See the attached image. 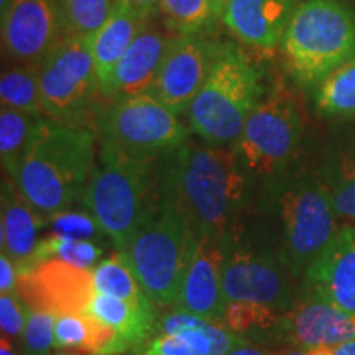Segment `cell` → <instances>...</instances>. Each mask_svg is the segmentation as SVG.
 I'll return each instance as SVG.
<instances>
[{
  "mask_svg": "<svg viewBox=\"0 0 355 355\" xmlns=\"http://www.w3.org/2000/svg\"><path fill=\"white\" fill-rule=\"evenodd\" d=\"M159 202L176 211L199 237L224 235L237 224L255 180L234 146L186 141L157 162Z\"/></svg>",
  "mask_w": 355,
  "mask_h": 355,
  "instance_id": "obj_1",
  "label": "cell"
},
{
  "mask_svg": "<svg viewBox=\"0 0 355 355\" xmlns=\"http://www.w3.org/2000/svg\"><path fill=\"white\" fill-rule=\"evenodd\" d=\"M96 144L94 128L40 119L12 180L44 220L69 211L81 199L96 166Z\"/></svg>",
  "mask_w": 355,
  "mask_h": 355,
  "instance_id": "obj_2",
  "label": "cell"
},
{
  "mask_svg": "<svg viewBox=\"0 0 355 355\" xmlns=\"http://www.w3.org/2000/svg\"><path fill=\"white\" fill-rule=\"evenodd\" d=\"M79 202L114 243L115 252L122 254L158 211L157 163L128 158L110 146L99 145V163Z\"/></svg>",
  "mask_w": 355,
  "mask_h": 355,
  "instance_id": "obj_3",
  "label": "cell"
},
{
  "mask_svg": "<svg viewBox=\"0 0 355 355\" xmlns=\"http://www.w3.org/2000/svg\"><path fill=\"white\" fill-rule=\"evenodd\" d=\"M265 201L279 224L278 254L295 278H303L339 232V217L322 180L283 175L266 183Z\"/></svg>",
  "mask_w": 355,
  "mask_h": 355,
  "instance_id": "obj_4",
  "label": "cell"
},
{
  "mask_svg": "<svg viewBox=\"0 0 355 355\" xmlns=\"http://www.w3.org/2000/svg\"><path fill=\"white\" fill-rule=\"evenodd\" d=\"M261 96L252 58L237 44L220 43L209 76L186 112L191 132L204 144L234 146Z\"/></svg>",
  "mask_w": 355,
  "mask_h": 355,
  "instance_id": "obj_5",
  "label": "cell"
},
{
  "mask_svg": "<svg viewBox=\"0 0 355 355\" xmlns=\"http://www.w3.org/2000/svg\"><path fill=\"white\" fill-rule=\"evenodd\" d=\"M279 48L296 81L319 86L355 58V13L340 0H303Z\"/></svg>",
  "mask_w": 355,
  "mask_h": 355,
  "instance_id": "obj_6",
  "label": "cell"
},
{
  "mask_svg": "<svg viewBox=\"0 0 355 355\" xmlns=\"http://www.w3.org/2000/svg\"><path fill=\"white\" fill-rule=\"evenodd\" d=\"M199 243L196 230L159 202L158 211L121 255L155 304L175 308Z\"/></svg>",
  "mask_w": 355,
  "mask_h": 355,
  "instance_id": "obj_7",
  "label": "cell"
},
{
  "mask_svg": "<svg viewBox=\"0 0 355 355\" xmlns=\"http://www.w3.org/2000/svg\"><path fill=\"white\" fill-rule=\"evenodd\" d=\"M92 128L99 145L140 162L157 163L189 140L180 115L152 92L109 101L97 109Z\"/></svg>",
  "mask_w": 355,
  "mask_h": 355,
  "instance_id": "obj_8",
  "label": "cell"
},
{
  "mask_svg": "<svg viewBox=\"0 0 355 355\" xmlns=\"http://www.w3.org/2000/svg\"><path fill=\"white\" fill-rule=\"evenodd\" d=\"M303 140V119L298 102L283 83L261 96L248 115L234 150L254 180L268 181L286 175L298 157Z\"/></svg>",
  "mask_w": 355,
  "mask_h": 355,
  "instance_id": "obj_9",
  "label": "cell"
},
{
  "mask_svg": "<svg viewBox=\"0 0 355 355\" xmlns=\"http://www.w3.org/2000/svg\"><path fill=\"white\" fill-rule=\"evenodd\" d=\"M38 64L44 117L92 128L101 89L89 38H61Z\"/></svg>",
  "mask_w": 355,
  "mask_h": 355,
  "instance_id": "obj_10",
  "label": "cell"
},
{
  "mask_svg": "<svg viewBox=\"0 0 355 355\" xmlns=\"http://www.w3.org/2000/svg\"><path fill=\"white\" fill-rule=\"evenodd\" d=\"M222 291L225 303H260L286 313L296 303L293 273L278 250L263 248L239 232L237 224L224 235Z\"/></svg>",
  "mask_w": 355,
  "mask_h": 355,
  "instance_id": "obj_11",
  "label": "cell"
},
{
  "mask_svg": "<svg viewBox=\"0 0 355 355\" xmlns=\"http://www.w3.org/2000/svg\"><path fill=\"white\" fill-rule=\"evenodd\" d=\"M219 46L201 33L176 35L150 92L178 115L186 114L209 76Z\"/></svg>",
  "mask_w": 355,
  "mask_h": 355,
  "instance_id": "obj_12",
  "label": "cell"
},
{
  "mask_svg": "<svg viewBox=\"0 0 355 355\" xmlns=\"http://www.w3.org/2000/svg\"><path fill=\"white\" fill-rule=\"evenodd\" d=\"M19 295L32 309L61 314H87L96 295L92 270L61 260H44L20 273Z\"/></svg>",
  "mask_w": 355,
  "mask_h": 355,
  "instance_id": "obj_13",
  "label": "cell"
},
{
  "mask_svg": "<svg viewBox=\"0 0 355 355\" xmlns=\"http://www.w3.org/2000/svg\"><path fill=\"white\" fill-rule=\"evenodd\" d=\"M0 24L2 53L10 63L38 64L64 38L55 0H13Z\"/></svg>",
  "mask_w": 355,
  "mask_h": 355,
  "instance_id": "obj_14",
  "label": "cell"
},
{
  "mask_svg": "<svg viewBox=\"0 0 355 355\" xmlns=\"http://www.w3.org/2000/svg\"><path fill=\"white\" fill-rule=\"evenodd\" d=\"M355 339V314L304 295L282 316L273 344L288 347L337 345Z\"/></svg>",
  "mask_w": 355,
  "mask_h": 355,
  "instance_id": "obj_15",
  "label": "cell"
},
{
  "mask_svg": "<svg viewBox=\"0 0 355 355\" xmlns=\"http://www.w3.org/2000/svg\"><path fill=\"white\" fill-rule=\"evenodd\" d=\"M176 35H168L146 21L130 48L121 58L109 78L101 84V97L117 101L152 91L168 46Z\"/></svg>",
  "mask_w": 355,
  "mask_h": 355,
  "instance_id": "obj_16",
  "label": "cell"
},
{
  "mask_svg": "<svg viewBox=\"0 0 355 355\" xmlns=\"http://www.w3.org/2000/svg\"><path fill=\"white\" fill-rule=\"evenodd\" d=\"M304 295L355 314V225H344L304 273Z\"/></svg>",
  "mask_w": 355,
  "mask_h": 355,
  "instance_id": "obj_17",
  "label": "cell"
},
{
  "mask_svg": "<svg viewBox=\"0 0 355 355\" xmlns=\"http://www.w3.org/2000/svg\"><path fill=\"white\" fill-rule=\"evenodd\" d=\"M224 235H206L201 239L196 257L184 278L180 298L173 309L196 314L207 321L222 322L225 308L222 291Z\"/></svg>",
  "mask_w": 355,
  "mask_h": 355,
  "instance_id": "obj_18",
  "label": "cell"
},
{
  "mask_svg": "<svg viewBox=\"0 0 355 355\" xmlns=\"http://www.w3.org/2000/svg\"><path fill=\"white\" fill-rule=\"evenodd\" d=\"M298 0H225L222 21L239 42L261 51L282 44Z\"/></svg>",
  "mask_w": 355,
  "mask_h": 355,
  "instance_id": "obj_19",
  "label": "cell"
},
{
  "mask_svg": "<svg viewBox=\"0 0 355 355\" xmlns=\"http://www.w3.org/2000/svg\"><path fill=\"white\" fill-rule=\"evenodd\" d=\"M44 222L46 220L20 193L15 181L3 173L0 193V242L3 254L10 257L19 268V275L33 268L35 250L42 241L38 234Z\"/></svg>",
  "mask_w": 355,
  "mask_h": 355,
  "instance_id": "obj_20",
  "label": "cell"
},
{
  "mask_svg": "<svg viewBox=\"0 0 355 355\" xmlns=\"http://www.w3.org/2000/svg\"><path fill=\"white\" fill-rule=\"evenodd\" d=\"M145 24L146 20L141 19L135 10L115 0L107 20L91 37H87L92 58H94L99 87L109 78L121 58L125 55Z\"/></svg>",
  "mask_w": 355,
  "mask_h": 355,
  "instance_id": "obj_21",
  "label": "cell"
},
{
  "mask_svg": "<svg viewBox=\"0 0 355 355\" xmlns=\"http://www.w3.org/2000/svg\"><path fill=\"white\" fill-rule=\"evenodd\" d=\"M89 316L107 324L121 336L128 350L140 349L152 339L157 327V304H133L130 301L96 293L87 308Z\"/></svg>",
  "mask_w": 355,
  "mask_h": 355,
  "instance_id": "obj_22",
  "label": "cell"
},
{
  "mask_svg": "<svg viewBox=\"0 0 355 355\" xmlns=\"http://www.w3.org/2000/svg\"><path fill=\"white\" fill-rule=\"evenodd\" d=\"M155 334L184 337L188 343L206 355H224L245 343V339L230 332L222 322L207 321L196 314L178 309L158 318Z\"/></svg>",
  "mask_w": 355,
  "mask_h": 355,
  "instance_id": "obj_23",
  "label": "cell"
},
{
  "mask_svg": "<svg viewBox=\"0 0 355 355\" xmlns=\"http://www.w3.org/2000/svg\"><path fill=\"white\" fill-rule=\"evenodd\" d=\"M42 115H35L12 107H0V158L3 173L15 178L28 150Z\"/></svg>",
  "mask_w": 355,
  "mask_h": 355,
  "instance_id": "obj_24",
  "label": "cell"
},
{
  "mask_svg": "<svg viewBox=\"0 0 355 355\" xmlns=\"http://www.w3.org/2000/svg\"><path fill=\"white\" fill-rule=\"evenodd\" d=\"M285 313L260 303H245V301H230L225 303L222 324L230 332L242 339H259L263 343H272L282 316ZM250 343V340H248Z\"/></svg>",
  "mask_w": 355,
  "mask_h": 355,
  "instance_id": "obj_25",
  "label": "cell"
},
{
  "mask_svg": "<svg viewBox=\"0 0 355 355\" xmlns=\"http://www.w3.org/2000/svg\"><path fill=\"white\" fill-rule=\"evenodd\" d=\"M0 102L3 107L44 117L40 91V64L12 63L3 66L0 76Z\"/></svg>",
  "mask_w": 355,
  "mask_h": 355,
  "instance_id": "obj_26",
  "label": "cell"
},
{
  "mask_svg": "<svg viewBox=\"0 0 355 355\" xmlns=\"http://www.w3.org/2000/svg\"><path fill=\"white\" fill-rule=\"evenodd\" d=\"M316 109L332 119L355 117V58L337 68L316 89Z\"/></svg>",
  "mask_w": 355,
  "mask_h": 355,
  "instance_id": "obj_27",
  "label": "cell"
},
{
  "mask_svg": "<svg viewBox=\"0 0 355 355\" xmlns=\"http://www.w3.org/2000/svg\"><path fill=\"white\" fill-rule=\"evenodd\" d=\"M321 180L329 191L339 222L355 225V146L332 158Z\"/></svg>",
  "mask_w": 355,
  "mask_h": 355,
  "instance_id": "obj_28",
  "label": "cell"
},
{
  "mask_svg": "<svg viewBox=\"0 0 355 355\" xmlns=\"http://www.w3.org/2000/svg\"><path fill=\"white\" fill-rule=\"evenodd\" d=\"M159 13L175 35L202 33L222 13L219 0H159Z\"/></svg>",
  "mask_w": 355,
  "mask_h": 355,
  "instance_id": "obj_29",
  "label": "cell"
},
{
  "mask_svg": "<svg viewBox=\"0 0 355 355\" xmlns=\"http://www.w3.org/2000/svg\"><path fill=\"white\" fill-rule=\"evenodd\" d=\"M92 277H94L96 293L130 301L133 304L153 303L146 296L139 279H137V277L130 270V266L125 263V260L122 259V255L119 252H115L109 259L102 260L92 270Z\"/></svg>",
  "mask_w": 355,
  "mask_h": 355,
  "instance_id": "obj_30",
  "label": "cell"
},
{
  "mask_svg": "<svg viewBox=\"0 0 355 355\" xmlns=\"http://www.w3.org/2000/svg\"><path fill=\"white\" fill-rule=\"evenodd\" d=\"M64 37H91L107 20L115 0H55Z\"/></svg>",
  "mask_w": 355,
  "mask_h": 355,
  "instance_id": "obj_31",
  "label": "cell"
},
{
  "mask_svg": "<svg viewBox=\"0 0 355 355\" xmlns=\"http://www.w3.org/2000/svg\"><path fill=\"white\" fill-rule=\"evenodd\" d=\"M104 255V248L96 242L71 241V239L56 237L48 234L38 242L33 257V266L44 260H61L79 268L94 270L101 263V257Z\"/></svg>",
  "mask_w": 355,
  "mask_h": 355,
  "instance_id": "obj_32",
  "label": "cell"
},
{
  "mask_svg": "<svg viewBox=\"0 0 355 355\" xmlns=\"http://www.w3.org/2000/svg\"><path fill=\"white\" fill-rule=\"evenodd\" d=\"M56 314L28 309V319L20 340L21 355H50L55 349Z\"/></svg>",
  "mask_w": 355,
  "mask_h": 355,
  "instance_id": "obj_33",
  "label": "cell"
},
{
  "mask_svg": "<svg viewBox=\"0 0 355 355\" xmlns=\"http://www.w3.org/2000/svg\"><path fill=\"white\" fill-rule=\"evenodd\" d=\"M50 224L51 235L63 239H71V241H86V242H96L105 237L102 232L94 217L91 214L76 211H64L60 214L53 216L51 219L46 220Z\"/></svg>",
  "mask_w": 355,
  "mask_h": 355,
  "instance_id": "obj_34",
  "label": "cell"
},
{
  "mask_svg": "<svg viewBox=\"0 0 355 355\" xmlns=\"http://www.w3.org/2000/svg\"><path fill=\"white\" fill-rule=\"evenodd\" d=\"M30 306L21 300L20 295H0V329L2 337L17 343L24 336Z\"/></svg>",
  "mask_w": 355,
  "mask_h": 355,
  "instance_id": "obj_35",
  "label": "cell"
},
{
  "mask_svg": "<svg viewBox=\"0 0 355 355\" xmlns=\"http://www.w3.org/2000/svg\"><path fill=\"white\" fill-rule=\"evenodd\" d=\"M139 355H206L181 336L155 334L139 349Z\"/></svg>",
  "mask_w": 355,
  "mask_h": 355,
  "instance_id": "obj_36",
  "label": "cell"
},
{
  "mask_svg": "<svg viewBox=\"0 0 355 355\" xmlns=\"http://www.w3.org/2000/svg\"><path fill=\"white\" fill-rule=\"evenodd\" d=\"M19 268L7 254L0 255V295H19Z\"/></svg>",
  "mask_w": 355,
  "mask_h": 355,
  "instance_id": "obj_37",
  "label": "cell"
},
{
  "mask_svg": "<svg viewBox=\"0 0 355 355\" xmlns=\"http://www.w3.org/2000/svg\"><path fill=\"white\" fill-rule=\"evenodd\" d=\"M117 2L125 3L146 21H150L159 13V0H117Z\"/></svg>",
  "mask_w": 355,
  "mask_h": 355,
  "instance_id": "obj_38",
  "label": "cell"
},
{
  "mask_svg": "<svg viewBox=\"0 0 355 355\" xmlns=\"http://www.w3.org/2000/svg\"><path fill=\"white\" fill-rule=\"evenodd\" d=\"M224 355H278V352L277 350L265 347V345H255L245 340V343L237 345V347L229 350V352Z\"/></svg>",
  "mask_w": 355,
  "mask_h": 355,
  "instance_id": "obj_39",
  "label": "cell"
},
{
  "mask_svg": "<svg viewBox=\"0 0 355 355\" xmlns=\"http://www.w3.org/2000/svg\"><path fill=\"white\" fill-rule=\"evenodd\" d=\"M332 355H355V339L345 340L343 344L334 345Z\"/></svg>",
  "mask_w": 355,
  "mask_h": 355,
  "instance_id": "obj_40",
  "label": "cell"
},
{
  "mask_svg": "<svg viewBox=\"0 0 355 355\" xmlns=\"http://www.w3.org/2000/svg\"><path fill=\"white\" fill-rule=\"evenodd\" d=\"M13 343L10 340L6 339V337H2V340H0V355H19L17 354V350L13 349Z\"/></svg>",
  "mask_w": 355,
  "mask_h": 355,
  "instance_id": "obj_41",
  "label": "cell"
},
{
  "mask_svg": "<svg viewBox=\"0 0 355 355\" xmlns=\"http://www.w3.org/2000/svg\"><path fill=\"white\" fill-rule=\"evenodd\" d=\"M278 355H308V350L303 347H286L282 352H278Z\"/></svg>",
  "mask_w": 355,
  "mask_h": 355,
  "instance_id": "obj_42",
  "label": "cell"
},
{
  "mask_svg": "<svg viewBox=\"0 0 355 355\" xmlns=\"http://www.w3.org/2000/svg\"><path fill=\"white\" fill-rule=\"evenodd\" d=\"M12 2L13 0H0V17H2L3 13L8 10V7L12 6Z\"/></svg>",
  "mask_w": 355,
  "mask_h": 355,
  "instance_id": "obj_43",
  "label": "cell"
},
{
  "mask_svg": "<svg viewBox=\"0 0 355 355\" xmlns=\"http://www.w3.org/2000/svg\"><path fill=\"white\" fill-rule=\"evenodd\" d=\"M55 355H79V354H71V352H60V354H55Z\"/></svg>",
  "mask_w": 355,
  "mask_h": 355,
  "instance_id": "obj_44",
  "label": "cell"
},
{
  "mask_svg": "<svg viewBox=\"0 0 355 355\" xmlns=\"http://www.w3.org/2000/svg\"><path fill=\"white\" fill-rule=\"evenodd\" d=\"M219 2L222 3V7H224V2H225V0H219Z\"/></svg>",
  "mask_w": 355,
  "mask_h": 355,
  "instance_id": "obj_45",
  "label": "cell"
},
{
  "mask_svg": "<svg viewBox=\"0 0 355 355\" xmlns=\"http://www.w3.org/2000/svg\"><path fill=\"white\" fill-rule=\"evenodd\" d=\"M122 355H125V354H122ZM132 355H139V354H132Z\"/></svg>",
  "mask_w": 355,
  "mask_h": 355,
  "instance_id": "obj_46",
  "label": "cell"
}]
</instances>
